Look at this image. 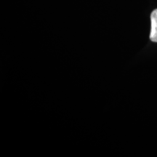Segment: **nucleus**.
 Here are the masks:
<instances>
[{
    "mask_svg": "<svg viewBox=\"0 0 157 157\" xmlns=\"http://www.w3.org/2000/svg\"><path fill=\"white\" fill-rule=\"evenodd\" d=\"M151 29L150 39L152 42H157V9L152 12L151 15Z\"/></svg>",
    "mask_w": 157,
    "mask_h": 157,
    "instance_id": "1",
    "label": "nucleus"
}]
</instances>
